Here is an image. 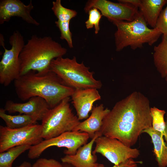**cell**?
<instances>
[{
	"label": "cell",
	"instance_id": "cell-1",
	"mask_svg": "<svg viewBox=\"0 0 167 167\" xmlns=\"http://www.w3.org/2000/svg\"><path fill=\"white\" fill-rule=\"evenodd\" d=\"M150 101L135 91L117 102L104 118L100 132L131 147L145 129L152 126Z\"/></svg>",
	"mask_w": 167,
	"mask_h": 167
},
{
	"label": "cell",
	"instance_id": "cell-2",
	"mask_svg": "<svg viewBox=\"0 0 167 167\" xmlns=\"http://www.w3.org/2000/svg\"><path fill=\"white\" fill-rule=\"evenodd\" d=\"M14 82L20 99L24 101L33 97H40L46 101L50 109L71 96L75 90L65 85L50 70L42 73L31 71Z\"/></svg>",
	"mask_w": 167,
	"mask_h": 167
},
{
	"label": "cell",
	"instance_id": "cell-3",
	"mask_svg": "<svg viewBox=\"0 0 167 167\" xmlns=\"http://www.w3.org/2000/svg\"><path fill=\"white\" fill-rule=\"evenodd\" d=\"M67 49L49 36L32 35L20 53V76L29 71L42 73L50 70L52 61L63 57Z\"/></svg>",
	"mask_w": 167,
	"mask_h": 167
},
{
	"label": "cell",
	"instance_id": "cell-4",
	"mask_svg": "<svg viewBox=\"0 0 167 167\" xmlns=\"http://www.w3.org/2000/svg\"><path fill=\"white\" fill-rule=\"evenodd\" d=\"M112 22L117 28L114 37L116 50L118 52L127 47L135 50L145 44L152 45L162 35L157 28L148 27L139 11L131 21L114 20Z\"/></svg>",
	"mask_w": 167,
	"mask_h": 167
},
{
	"label": "cell",
	"instance_id": "cell-5",
	"mask_svg": "<svg viewBox=\"0 0 167 167\" xmlns=\"http://www.w3.org/2000/svg\"><path fill=\"white\" fill-rule=\"evenodd\" d=\"M89 69L83 62L78 63L75 56L72 58H56L52 61L50 66V70L68 87L75 89L101 88L102 83L94 78V73L90 71Z\"/></svg>",
	"mask_w": 167,
	"mask_h": 167
},
{
	"label": "cell",
	"instance_id": "cell-6",
	"mask_svg": "<svg viewBox=\"0 0 167 167\" xmlns=\"http://www.w3.org/2000/svg\"><path fill=\"white\" fill-rule=\"evenodd\" d=\"M70 101V97L65 98L45 114L41 124L43 139H49L66 132L73 131L80 122L72 111Z\"/></svg>",
	"mask_w": 167,
	"mask_h": 167
},
{
	"label": "cell",
	"instance_id": "cell-7",
	"mask_svg": "<svg viewBox=\"0 0 167 167\" xmlns=\"http://www.w3.org/2000/svg\"><path fill=\"white\" fill-rule=\"evenodd\" d=\"M11 48L6 49L3 36L0 35V44L4 49L0 62V83L4 86L9 85L20 76L19 56L24 45V38L18 31H15L9 39Z\"/></svg>",
	"mask_w": 167,
	"mask_h": 167
},
{
	"label": "cell",
	"instance_id": "cell-8",
	"mask_svg": "<svg viewBox=\"0 0 167 167\" xmlns=\"http://www.w3.org/2000/svg\"><path fill=\"white\" fill-rule=\"evenodd\" d=\"M90 138L88 134L78 131L66 132L55 137L43 140L39 144L32 146L28 150V156L30 159L38 158L42 152L49 147H64L66 155H73L81 146L87 143Z\"/></svg>",
	"mask_w": 167,
	"mask_h": 167
},
{
	"label": "cell",
	"instance_id": "cell-9",
	"mask_svg": "<svg viewBox=\"0 0 167 167\" xmlns=\"http://www.w3.org/2000/svg\"><path fill=\"white\" fill-rule=\"evenodd\" d=\"M41 125L34 124L17 129L0 126V152L16 146L36 145L43 140Z\"/></svg>",
	"mask_w": 167,
	"mask_h": 167
},
{
	"label": "cell",
	"instance_id": "cell-10",
	"mask_svg": "<svg viewBox=\"0 0 167 167\" xmlns=\"http://www.w3.org/2000/svg\"><path fill=\"white\" fill-rule=\"evenodd\" d=\"M95 142L96 146L92 153L101 154L114 165L136 158L140 155L138 149L129 147L115 138L101 135L96 138Z\"/></svg>",
	"mask_w": 167,
	"mask_h": 167
},
{
	"label": "cell",
	"instance_id": "cell-11",
	"mask_svg": "<svg viewBox=\"0 0 167 167\" xmlns=\"http://www.w3.org/2000/svg\"><path fill=\"white\" fill-rule=\"evenodd\" d=\"M92 8L98 10L102 16L110 21L114 20L130 22L133 20L139 12L138 8L127 3H116L107 0H89L84 8L87 13Z\"/></svg>",
	"mask_w": 167,
	"mask_h": 167
},
{
	"label": "cell",
	"instance_id": "cell-12",
	"mask_svg": "<svg viewBox=\"0 0 167 167\" xmlns=\"http://www.w3.org/2000/svg\"><path fill=\"white\" fill-rule=\"evenodd\" d=\"M34 6L32 0L27 5L20 0H1L0 1V24L9 21L13 17L21 18L29 24L37 26L40 24L31 15Z\"/></svg>",
	"mask_w": 167,
	"mask_h": 167
},
{
	"label": "cell",
	"instance_id": "cell-13",
	"mask_svg": "<svg viewBox=\"0 0 167 167\" xmlns=\"http://www.w3.org/2000/svg\"><path fill=\"white\" fill-rule=\"evenodd\" d=\"M46 101L39 96L33 97L27 102L17 103L12 101H7L4 109L10 113L18 112L19 114L32 116L42 120L45 114L50 109Z\"/></svg>",
	"mask_w": 167,
	"mask_h": 167
},
{
	"label": "cell",
	"instance_id": "cell-14",
	"mask_svg": "<svg viewBox=\"0 0 167 167\" xmlns=\"http://www.w3.org/2000/svg\"><path fill=\"white\" fill-rule=\"evenodd\" d=\"M71 96L79 120L88 118L94 103L101 99L97 89L93 88L75 89Z\"/></svg>",
	"mask_w": 167,
	"mask_h": 167
},
{
	"label": "cell",
	"instance_id": "cell-15",
	"mask_svg": "<svg viewBox=\"0 0 167 167\" xmlns=\"http://www.w3.org/2000/svg\"><path fill=\"white\" fill-rule=\"evenodd\" d=\"M52 10L58 19L55 23L60 31V39L65 40L69 47L72 48V34L70 29L69 24L71 20L77 15V11L64 7L61 0L52 2Z\"/></svg>",
	"mask_w": 167,
	"mask_h": 167
},
{
	"label": "cell",
	"instance_id": "cell-16",
	"mask_svg": "<svg viewBox=\"0 0 167 167\" xmlns=\"http://www.w3.org/2000/svg\"><path fill=\"white\" fill-rule=\"evenodd\" d=\"M102 135L100 131L88 143L80 147L76 153L73 155H66L61 158L63 163L70 164L74 167H98L99 165L96 163V154L92 153V148L95 139Z\"/></svg>",
	"mask_w": 167,
	"mask_h": 167
},
{
	"label": "cell",
	"instance_id": "cell-17",
	"mask_svg": "<svg viewBox=\"0 0 167 167\" xmlns=\"http://www.w3.org/2000/svg\"><path fill=\"white\" fill-rule=\"evenodd\" d=\"M110 110L108 108H105L103 104L93 106L90 116L85 121L80 122L73 131L87 133L92 139L96 132L100 131L103 120Z\"/></svg>",
	"mask_w": 167,
	"mask_h": 167
},
{
	"label": "cell",
	"instance_id": "cell-18",
	"mask_svg": "<svg viewBox=\"0 0 167 167\" xmlns=\"http://www.w3.org/2000/svg\"><path fill=\"white\" fill-rule=\"evenodd\" d=\"M167 3V0H141L139 11L148 25L155 28L162 9Z\"/></svg>",
	"mask_w": 167,
	"mask_h": 167
},
{
	"label": "cell",
	"instance_id": "cell-19",
	"mask_svg": "<svg viewBox=\"0 0 167 167\" xmlns=\"http://www.w3.org/2000/svg\"><path fill=\"white\" fill-rule=\"evenodd\" d=\"M143 133L148 134L151 138L159 167H167V145L164 140L162 134L154 130L152 126L144 130Z\"/></svg>",
	"mask_w": 167,
	"mask_h": 167
},
{
	"label": "cell",
	"instance_id": "cell-20",
	"mask_svg": "<svg viewBox=\"0 0 167 167\" xmlns=\"http://www.w3.org/2000/svg\"><path fill=\"white\" fill-rule=\"evenodd\" d=\"M154 65L161 76H167V36H163L161 41L154 48Z\"/></svg>",
	"mask_w": 167,
	"mask_h": 167
},
{
	"label": "cell",
	"instance_id": "cell-21",
	"mask_svg": "<svg viewBox=\"0 0 167 167\" xmlns=\"http://www.w3.org/2000/svg\"><path fill=\"white\" fill-rule=\"evenodd\" d=\"M0 117L5 122L6 127L12 129L36 124L38 120L36 117L28 115L19 114L12 115L7 114L3 108L0 109Z\"/></svg>",
	"mask_w": 167,
	"mask_h": 167
},
{
	"label": "cell",
	"instance_id": "cell-22",
	"mask_svg": "<svg viewBox=\"0 0 167 167\" xmlns=\"http://www.w3.org/2000/svg\"><path fill=\"white\" fill-rule=\"evenodd\" d=\"M31 146L28 145L19 146L0 152V167H12L15 160L23 152L29 150Z\"/></svg>",
	"mask_w": 167,
	"mask_h": 167
},
{
	"label": "cell",
	"instance_id": "cell-23",
	"mask_svg": "<svg viewBox=\"0 0 167 167\" xmlns=\"http://www.w3.org/2000/svg\"><path fill=\"white\" fill-rule=\"evenodd\" d=\"M152 118V127L155 130L161 132L165 135V123L164 117L166 112L165 110L153 107L150 109Z\"/></svg>",
	"mask_w": 167,
	"mask_h": 167
},
{
	"label": "cell",
	"instance_id": "cell-24",
	"mask_svg": "<svg viewBox=\"0 0 167 167\" xmlns=\"http://www.w3.org/2000/svg\"><path fill=\"white\" fill-rule=\"evenodd\" d=\"M87 13L88 18L85 22L86 27L87 29L94 27L95 33L97 34L100 31L99 22L103 16L100 11L95 8H91Z\"/></svg>",
	"mask_w": 167,
	"mask_h": 167
},
{
	"label": "cell",
	"instance_id": "cell-25",
	"mask_svg": "<svg viewBox=\"0 0 167 167\" xmlns=\"http://www.w3.org/2000/svg\"><path fill=\"white\" fill-rule=\"evenodd\" d=\"M155 28L160 31L163 36H167V4L166 7L161 11Z\"/></svg>",
	"mask_w": 167,
	"mask_h": 167
},
{
	"label": "cell",
	"instance_id": "cell-26",
	"mask_svg": "<svg viewBox=\"0 0 167 167\" xmlns=\"http://www.w3.org/2000/svg\"><path fill=\"white\" fill-rule=\"evenodd\" d=\"M32 167H63L62 163L53 159L41 158L38 159Z\"/></svg>",
	"mask_w": 167,
	"mask_h": 167
},
{
	"label": "cell",
	"instance_id": "cell-27",
	"mask_svg": "<svg viewBox=\"0 0 167 167\" xmlns=\"http://www.w3.org/2000/svg\"><path fill=\"white\" fill-rule=\"evenodd\" d=\"M139 162L135 161L133 159H130L119 164L114 165L112 167H138ZM98 167H105L103 164H99Z\"/></svg>",
	"mask_w": 167,
	"mask_h": 167
},
{
	"label": "cell",
	"instance_id": "cell-28",
	"mask_svg": "<svg viewBox=\"0 0 167 167\" xmlns=\"http://www.w3.org/2000/svg\"><path fill=\"white\" fill-rule=\"evenodd\" d=\"M118 1L120 2L127 3L132 5L138 8L141 2V0H118Z\"/></svg>",
	"mask_w": 167,
	"mask_h": 167
},
{
	"label": "cell",
	"instance_id": "cell-29",
	"mask_svg": "<svg viewBox=\"0 0 167 167\" xmlns=\"http://www.w3.org/2000/svg\"><path fill=\"white\" fill-rule=\"evenodd\" d=\"M32 165L29 162L24 161L19 165L15 167H32Z\"/></svg>",
	"mask_w": 167,
	"mask_h": 167
},
{
	"label": "cell",
	"instance_id": "cell-30",
	"mask_svg": "<svg viewBox=\"0 0 167 167\" xmlns=\"http://www.w3.org/2000/svg\"><path fill=\"white\" fill-rule=\"evenodd\" d=\"M165 135L164 136L165 139L167 142V112L166 113V120L165 121Z\"/></svg>",
	"mask_w": 167,
	"mask_h": 167
},
{
	"label": "cell",
	"instance_id": "cell-31",
	"mask_svg": "<svg viewBox=\"0 0 167 167\" xmlns=\"http://www.w3.org/2000/svg\"><path fill=\"white\" fill-rule=\"evenodd\" d=\"M63 167H74L71 165L66 163H62Z\"/></svg>",
	"mask_w": 167,
	"mask_h": 167
},
{
	"label": "cell",
	"instance_id": "cell-32",
	"mask_svg": "<svg viewBox=\"0 0 167 167\" xmlns=\"http://www.w3.org/2000/svg\"><path fill=\"white\" fill-rule=\"evenodd\" d=\"M165 79V81H166V84H167V76Z\"/></svg>",
	"mask_w": 167,
	"mask_h": 167
}]
</instances>
